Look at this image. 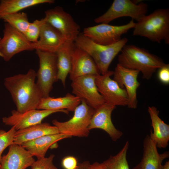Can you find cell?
I'll use <instances>...</instances> for the list:
<instances>
[{
	"label": "cell",
	"instance_id": "6",
	"mask_svg": "<svg viewBox=\"0 0 169 169\" xmlns=\"http://www.w3.org/2000/svg\"><path fill=\"white\" fill-rule=\"evenodd\" d=\"M148 5L144 3H138L136 1L114 0L107 11L95 18L94 22L108 24L117 18L128 17L138 22L146 15Z\"/></svg>",
	"mask_w": 169,
	"mask_h": 169
},
{
	"label": "cell",
	"instance_id": "13",
	"mask_svg": "<svg viewBox=\"0 0 169 169\" xmlns=\"http://www.w3.org/2000/svg\"><path fill=\"white\" fill-rule=\"evenodd\" d=\"M61 112L68 114L65 110H32L23 113L13 110L12 115L3 117L2 121L5 125L13 126L16 131L23 129L41 123L42 120L49 115L56 112Z\"/></svg>",
	"mask_w": 169,
	"mask_h": 169
},
{
	"label": "cell",
	"instance_id": "26",
	"mask_svg": "<svg viewBox=\"0 0 169 169\" xmlns=\"http://www.w3.org/2000/svg\"><path fill=\"white\" fill-rule=\"evenodd\" d=\"M129 146V143L127 141L116 155L110 156L102 162L106 169H130L126 159Z\"/></svg>",
	"mask_w": 169,
	"mask_h": 169
},
{
	"label": "cell",
	"instance_id": "25",
	"mask_svg": "<svg viewBox=\"0 0 169 169\" xmlns=\"http://www.w3.org/2000/svg\"><path fill=\"white\" fill-rule=\"evenodd\" d=\"M54 0H1L0 1V19L5 15L17 13L35 5L53 3Z\"/></svg>",
	"mask_w": 169,
	"mask_h": 169
},
{
	"label": "cell",
	"instance_id": "36",
	"mask_svg": "<svg viewBox=\"0 0 169 169\" xmlns=\"http://www.w3.org/2000/svg\"><path fill=\"white\" fill-rule=\"evenodd\" d=\"M1 38L0 37V40H1ZM0 57H2V55L0 53Z\"/></svg>",
	"mask_w": 169,
	"mask_h": 169
},
{
	"label": "cell",
	"instance_id": "34",
	"mask_svg": "<svg viewBox=\"0 0 169 169\" xmlns=\"http://www.w3.org/2000/svg\"><path fill=\"white\" fill-rule=\"evenodd\" d=\"M90 169H106L102 163L95 162L90 164Z\"/></svg>",
	"mask_w": 169,
	"mask_h": 169
},
{
	"label": "cell",
	"instance_id": "19",
	"mask_svg": "<svg viewBox=\"0 0 169 169\" xmlns=\"http://www.w3.org/2000/svg\"><path fill=\"white\" fill-rule=\"evenodd\" d=\"M143 151L141 162L132 169H161L162 161L169 156L168 151L158 153L156 144L149 135L144 140Z\"/></svg>",
	"mask_w": 169,
	"mask_h": 169
},
{
	"label": "cell",
	"instance_id": "5",
	"mask_svg": "<svg viewBox=\"0 0 169 169\" xmlns=\"http://www.w3.org/2000/svg\"><path fill=\"white\" fill-rule=\"evenodd\" d=\"M94 110L81 100L70 119L64 122L54 119L52 123L57 128L59 133L71 137H87L90 133L89 126Z\"/></svg>",
	"mask_w": 169,
	"mask_h": 169
},
{
	"label": "cell",
	"instance_id": "35",
	"mask_svg": "<svg viewBox=\"0 0 169 169\" xmlns=\"http://www.w3.org/2000/svg\"><path fill=\"white\" fill-rule=\"evenodd\" d=\"M161 169H169V161H166V162L164 165Z\"/></svg>",
	"mask_w": 169,
	"mask_h": 169
},
{
	"label": "cell",
	"instance_id": "11",
	"mask_svg": "<svg viewBox=\"0 0 169 169\" xmlns=\"http://www.w3.org/2000/svg\"><path fill=\"white\" fill-rule=\"evenodd\" d=\"M113 74V71L108 70L104 74L96 76L95 82L98 90L105 103L116 106H127L128 98L126 91L111 78Z\"/></svg>",
	"mask_w": 169,
	"mask_h": 169
},
{
	"label": "cell",
	"instance_id": "32",
	"mask_svg": "<svg viewBox=\"0 0 169 169\" xmlns=\"http://www.w3.org/2000/svg\"><path fill=\"white\" fill-rule=\"evenodd\" d=\"M78 164L76 158L72 156H66L62 161V165L64 169H76Z\"/></svg>",
	"mask_w": 169,
	"mask_h": 169
},
{
	"label": "cell",
	"instance_id": "17",
	"mask_svg": "<svg viewBox=\"0 0 169 169\" xmlns=\"http://www.w3.org/2000/svg\"><path fill=\"white\" fill-rule=\"evenodd\" d=\"M38 41L32 43L34 49L56 53L66 41L61 33L46 22L42 26Z\"/></svg>",
	"mask_w": 169,
	"mask_h": 169
},
{
	"label": "cell",
	"instance_id": "27",
	"mask_svg": "<svg viewBox=\"0 0 169 169\" xmlns=\"http://www.w3.org/2000/svg\"><path fill=\"white\" fill-rule=\"evenodd\" d=\"M2 19L24 35L30 23L27 13L24 12H18L7 15L4 16Z\"/></svg>",
	"mask_w": 169,
	"mask_h": 169
},
{
	"label": "cell",
	"instance_id": "23",
	"mask_svg": "<svg viewBox=\"0 0 169 169\" xmlns=\"http://www.w3.org/2000/svg\"><path fill=\"white\" fill-rule=\"evenodd\" d=\"M81 100L74 95L67 93L63 97L55 98L50 96L43 98L37 109L41 110H65L73 111L80 104Z\"/></svg>",
	"mask_w": 169,
	"mask_h": 169
},
{
	"label": "cell",
	"instance_id": "30",
	"mask_svg": "<svg viewBox=\"0 0 169 169\" xmlns=\"http://www.w3.org/2000/svg\"><path fill=\"white\" fill-rule=\"evenodd\" d=\"M54 157L51 154L48 157L37 159L31 166V169H58L53 163Z\"/></svg>",
	"mask_w": 169,
	"mask_h": 169
},
{
	"label": "cell",
	"instance_id": "10",
	"mask_svg": "<svg viewBox=\"0 0 169 169\" xmlns=\"http://www.w3.org/2000/svg\"><path fill=\"white\" fill-rule=\"evenodd\" d=\"M46 21L59 31L66 41L74 42L80 33V27L72 16L57 6L45 12Z\"/></svg>",
	"mask_w": 169,
	"mask_h": 169
},
{
	"label": "cell",
	"instance_id": "1",
	"mask_svg": "<svg viewBox=\"0 0 169 169\" xmlns=\"http://www.w3.org/2000/svg\"><path fill=\"white\" fill-rule=\"evenodd\" d=\"M36 73L30 69L25 74L6 77L4 84L10 92L17 107V111L23 113L37 109L43 98L42 92L35 82Z\"/></svg>",
	"mask_w": 169,
	"mask_h": 169
},
{
	"label": "cell",
	"instance_id": "20",
	"mask_svg": "<svg viewBox=\"0 0 169 169\" xmlns=\"http://www.w3.org/2000/svg\"><path fill=\"white\" fill-rule=\"evenodd\" d=\"M148 111L151 120L150 136L157 148H166L169 141V125L165 123L159 117V111L154 106H149Z\"/></svg>",
	"mask_w": 169,
	"mask_h": 169
},
{
	"label": "cell",
	"instance_id": "29",
	"mask_svg": "<svg viewBox=\"0 0 169 169\" xmlns=\"http://www.w3.org/2000/svg\"><path fill=\"white\" fill-rule=\"evenodd\" d=\"M16 131L13 126L8 131L0 129V162L3 151L8 147L14 143V136Z\"/></svg>",
	"mask_w": 169,
	"mask_h": 169
},
{
	"label": "cell",
	"instance_id": "15",
	"mask_svg": "<svg viewBox=\"0 0 169 169\" xmlns=\"http://www.w3.org/2000/svg\"><path fill=\"white\" fill-rule=\"evenodd\" d=\"M115 107V105L105 103L95 109L89 126L90 130L100 129L105 131L113 141L119 139L123 133L115 128L111 119L112 113Z\"/></svg>",
	"mask_w": 169,
	"mask_h": 169
},
{
	"label": "cell",
	"instance_id": "18",
	"mask_svg": "<svg viewBox=\"0 0 169 169\" xmlns=\"http://www.w3.org/2000/svg\"><path fill=\"white\" fill-rule=\"evenodd\" d=\"M35 161L30 153L21 145L13 144L2 156L0 169H26Z\"/></svg>",
	"mask_w": 169,
	"mask_h": 169
},
{
	"label": "cell",
	"instance_id": "3",
	"mask_svg": "<svg viewBox=\"0 0 169 169\" xmlns=\"http://www.w3.org/2000/svg\"><path fill=\"white\" fill-rule=\"evenodd\" d=\"M133 35L146 37L158 43L169 44V9L161 8L146 15L136 23Z\"/></svg>",
	"mask_w": 169,
	"mask_h": 169
},
{
	"label": "cell",
	"instance_id": "14",
	"mask_svg": "<svg viewBox=\"0 0 169 169\" xmlns=\"http://www.w3.org/2000/svg\"><path fill=\"white\" fill-rule=\"evenodd\" d=\"M139 71L127 69L117 64L113 71V79L119 86L125 90L127 93L128 103L127 106L135 109L138 104L136 91L140 85L137 80Z\"/></svg>",
	"mask_w": 169,
	"mask_h": 169
},
{
	"label": "cell",
	"instance_id": "2",
	"mask_svg": "<svg viewBox=\"0 0 169 169\" xmlns=\"http://www.w3.org/2000/svg\"><path fill=\"white\" fill-rule=\"evenodd\" d=\"M118 64L141 72L142 78L150 79L153 74L165 65L163 60L146 49L133 45L124 46L118 58Z\"/></svg>",
	"mask_w": 169,
	"mask_h": 169
},
{
	"label": "cell",
	"instance_id": "28",
	"mask_svg": "<svg viewBox=\"0 0 169 169\" xmlns=\"http://www.w3.org/2000/svg\"><path fill=\"white\" fill-rule=\"evenodd\" d=\"M46 22L44 18L40 20L36 19L33 22L30 23L24 35L30 42L34 43L38 41L42 26Z\"/></svg>",
	"mask_w": 169,
	"mask_h": 169
},
{
	"label": "cell",
	"instance_id": "16",
	"mask_svg": "<svg viewBox=\"0 0 169 169\" xmlns=\"http://www.w3.org/2000/svg\"><path fill=\"white\" fill-rule=\"evenodd\" d=\"M72 81L85 75L100 74L91 56L85 51L75 45L71 53V67L69 74Z\"/></svg>",
	"mask_w": 169,
	"mask_h": 169
},
{
	"label": "cell",
	"instance_id": "24",
	"mask_svg": "<svg viewBox=\"0 0 169 169\" xmlns=\"http://www.w3.org/2000/svg\"><path fill=\"white\" fill-rule=\"evenodd\" d=\"M74 45V42L66 41L56 53L58 79L64 87L67 77L71 69V53Z\"/></svg>",
	"mask_w": 169,
	"mask_h": 169
},
{
	"label": "cell",
	"instance_id": "8",
	"mask_svg": "<svg viewBox=\"0 0 169 169\" xmlns=\"http://www.w3.org/2000/svg\"><path fill=\"white\" fill-rule=\"evenodd\" d=\"M135 23L133 19L126 24L119 26L101 23L84 28L83 33L96 44L111 45L120 40L121 36L134 28Z\"/></svg>",
	"mask_w": 169,
	"mask_h": 169
},
{
	"label": "cell",
	"instance_id": "22",
	"mask_svg": "<svg viewBox=\"0 0 169 169\" xmlns=\"http://www.w3.org/2000/svg\"><path fill=\"white\" fill-rule=\"evenodd\" d=\"M57 128L47 122L40 123L16 131L14 143L21 145L22 143L49 135L59 133Z\"/></svg>",
	"mask_w": 169,
	"mask_h": 169
},
{
	"label": "cell",
	"instance_id": "12",
	"mask_svg": "<svg viewBox=\"0 0 169 169\" xmlns=\"http://www.w3.org/2000/svg\"><path fill=\"white\" fill-rule=\"evenodd\" d=\"M96 76L90 74L79 77L72 81L71 85L74 95L84 100L94 109L105 103L98 90L95 82Z\"/></svg>",
	"mask_w": 169,
	"mask_h": 169
},
{
	"label": "cell",
	"instance_id": "7",
	"mask_svg": "<svg viewBox=\"0 0 169 169\" xmlns=\"http://www.w3.org/2000/svg\"><path fill=\"white\" fill-rule=\"evenodd\" d=\"M39 59V68L36 74V83L43 98L49 96L53 84L58 80L57 56L56 53L36 50Z\"/></svg>",
	"mask_w": 169,
	"mask_h": 169
},
{
	"label": "cell",
	"instance_id": "4",
	"mask_svg": "<svg viewBox=\"0 0 169 169\" xmlns=\"http://www.w3.org/2000/svg\"><path fill=\"white\" fill-rule=\"evenodd\" d=\"M128 39L124 38L118 42L109 45L96 44L83 33H80L75 40V45L87 52L95 63L101 74H105L109 70L111 62L121 51L128 42Z\"/></svg>",
	"mask_w": 169,
	"mask_h": 169
},
{
	"label": "cell",
	"instance_id": "21",
	"mask_svg": "<svg viewBox=\"0 0 169 169\" xmlns=\"http://www.w3.org/2000/svg\"><path fill=\"white\" fill-rule=\"evenodd\" d=\"M71 137L63 134L49 135L22 143L21 145L33 156L37 159L45 157L48 149L54 144L62 139Z\"/></svg>",
	"mask_w": 169,
	"mask_h": 169
},
{
	"label": "cell",
	"instance_id": "33",
	"mask_svg": "<svg viewBox=\"0 0 169 169\" xmlns=\"http://www.w3.org/2000/svg\"><path fill=\"white\" fill-rule=\"evenodd\" d=\"M90 164L89 161H85L78 163L76 169H90Z\"/></svg>",
	"mask_w": 169,
	"mask_h": 169
},
{
	"label": "cell",
	"instance_id": "9",
	"mask_svg": "<svg viewBox=\"0 0 169 169\" xmlns=\"http://www.w3.org/2000/svg\"><path fill=\"white\" fill-rule=\"evenodd\" d=\"M3 32V36L0 40V53L6 62L21 52L34 49L32 43L8 23L5 24Z\"/></svg>",
	"mask_w": 169,
	"mask_h": 169
},
{
	"label": "cell",
	"instance_id": "31",
	"mask_svg": "<svg viewBox=\"0 0 169 169\" xmlns=\"http://www.w3.org/2000/svg\"><path fill=\"white\" fill-rule=\"evenodd\" d=\"M158 78L162 84H168L169 83V64L165 65L158 69Z\"/></svg>",
	"mask_w": 169,
	"mask_h": 169
}]
</instances>
